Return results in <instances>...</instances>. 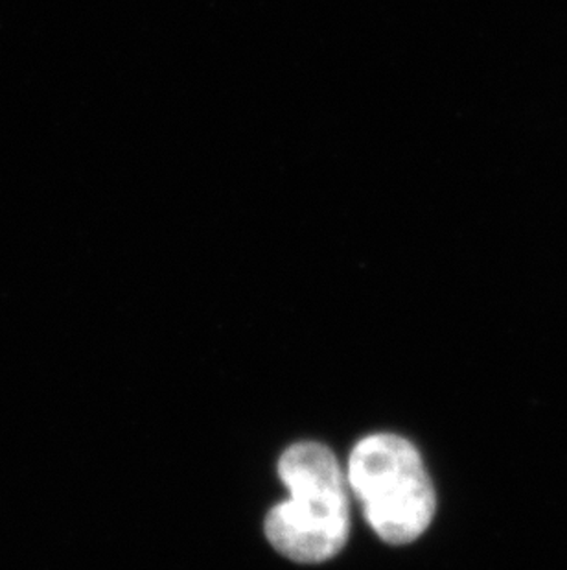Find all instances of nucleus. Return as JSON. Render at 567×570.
Listing matches in <instances>:
<instances>
[{"instance_id":"f03ea898","label":"nucleus","mask_w":567,"mask_h":570,"mask_svg":"<svg viewBox=\"0 0 567 570\" xmlns=\"http://www.w3.org/2000/svg\"><path fill=\"white\" fill-rule=\"evenodd\" d=\"M347 482L365 519L387 543H411L434 521V484L417 449L404 438L361 440L348 460Z\"/></svg>"},{"instance_id":"f257e3e1","label":"nucleus","mask_w":567,"mask_h":570,"mask_svg":"<svg viewBox=\"0 0 567 570\" xmlns=\"http://www.w3.org/2000/svg\"><path fill=\"white\" fill-rule=\"evenodd\" d=\"M279 474L289 499L269 511V543L297 563H322L339 554L350 532V510L338 458L321 443H295L280 456Z\"/></svg>"}]
</instances>
